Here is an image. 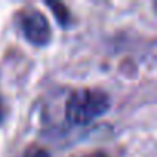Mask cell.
<instances>
[{
    "label": "cell",
    "instance_id": "1",
    "mask_svg": "<svg viewBox=\"0 0 157 157\" xmlns=\"http://www.w3.org/2000/svg\"><path fill=\"white\" fill-rule=\"evenodd\" d=\"M109 109V97L96 88H82L69 94L65 103V117L75 125H85L103 116Z\"/></svg>",
    "mask_w": 157,
    "mask_h": 157
},
{
    "label": "cell",
    "instance_id": "5",
    "mask_svg": "<svg viewBox=\"0 0 157 157\" xmlns=\"http://www.w3.org/2000/svg\"><path fill=\"white\" fill-rule=\"evenodd\" d=\"M83 157H108L105 152H102V151H96V152H91V154H86V155H83Z\"/></svg>",
    "mask_w": 157,
    "mask_h": 157
},
{
    "label": "cell",
    "instance_id": "4",
    "mask_svg": "<svg viewBox=\"0 0 157 157\" xmlns=\"http://www.w3.org/2000/svg\"><path fill=\"white\" fill-rule=\"evenodd\" d=\"M25 157H49V152L45 149V148H40V146H33L26 151Z\"/></svg>",
    "mask_w": 157,
    "mask_h": 157
},
{
    "label": "cell",
    "instance_id": "2",
    "mask_svg": "<svg viewBox=\"0 0 157 157\" xmlns=\"http://www.w3.org/2000/svg\"><path fill=\"white\" fill-rule=\"evenodd\" d=\"M19 25L26 37L36 46H45L51 40V26L48 19L39 10H23L19 13Z\"/></svg>",
    "mask_w": 157,
    "mask_h": 157
},
{
    "label": "cell",
    "instance_id": "3",
    "mask_svg": "<svg viewBox=\"0 0 157 157\" xmlns=\"http://www.w3.org/2000/svg\"><path fill=\"white\" fill-rule=\"evenodd\" d=\"M48 6L51 8L56 20L62 25V26H66V23L69 22V11L68 8L63 5V3H59V2H49Z\"/></svg>",
    "mask_w": 157,
    "mask_h": 157
}]
</instances>
